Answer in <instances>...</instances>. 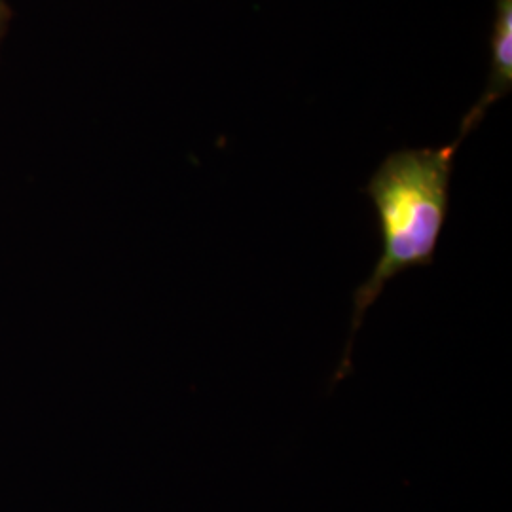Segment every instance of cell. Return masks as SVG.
I'll return each instance as SVG.
<instances>
[{
  "mask_svg": "<svg viewBox=\"0 0 512 512\" xmlns=\"http://www.w3.org/2000/svg\"><path fill=\"white\" fill-rule=\"evenodd\" d=\"M492 59L486 90L473 109L461 122L459 135L465 139L484 120L486 110L512 90V0H495L494 31H492Z\"/></svg>",
  "mask_w": 512,
  "mask_h": 512,
  "instance_id": "7a4b0ae2",
  "label": "cell"
},
{
  "mask_svg": "<svg viewBox=\"0 0 512 512\" xmlns=\"http://www.w3.org/2000/svg\"><path fill=\"white\" fill-rule=\"evenodd\" d=\"M461 143L463 139L456 137L448 147L393 152L366 184L365 192L378 215L382 255L372 275L353 294L349 342L332 384L351 372L353 340L385 285L412 268L433 266L448 219L450 181Z\"/></svg>",
  "mask_w": 512,
  "mask_h": 512,
  "instance_id": "6da1fadb",
  "label": "cell"
}]
</instances>
